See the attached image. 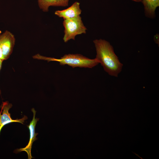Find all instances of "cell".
<instances>
[{
  "label": "cell",
  "mask_w": 159,
  "mask_h": 159,
  "mask_svg": "<svg viewBox=\"0 0 159 159\" xmlns=\"http://www.w3.org/2000/svg\"><path fill=\"white\" fill-rule=\"evenodd\" d=\"M96 55L95 59L109 75L117 77L123 66L115 54L113 47L108 41L102 39L93 41Z\"/></svg>",
  "instance_id": "cell-1"
},
{
  "label": "cell",
  "mask_w": 159,
  "mask_h": 159,
  "mask_svg": "<svg viewBox=\"0 0 159 159\" xmlns=\"http://www.w3.org/2000/svg\"><path fill=\"white\" fill-rule=\"evenodd\" d=\"M33 57L34 59L46 60L48 62L51 61L58 62L61 65H67L73 68L80 67L91 68L99 64L95 58L90 59L80 54H66L60 59L47 57L39 54Z\"/></svg>",
  "instance_id": "cell-2"
},
{
  "label": "cell",
  "mask_w": 159,
  "mask_h": 159,
  "mask_svg": "<svg viewBox=\"0 0 159 159\" xmlns=\"http://www.w3.org/2000/svg\"><path fill=\"white\" fill-rule=\"evenodd\" d=\"M63 24L64 28L63 40L65 42L71 39L75 40L76 35L85 34L87 30L80 16L74 18L64 19Z\"/></svg>",
  "instance_id": "cell-3"
},
{
  "label": "cell",
  "mask_w": 159,
  "mask_h": 159,
  "mask_svg": "<svg viewBox=\"0 0 159 159\" xmlns=\"http://www.w3.org/2000/svg\"><path fill=\"white\" fill-rule=\"evenodd\" d=\"M12 107V105L8 101L3 102L1 106V110L0 112V134L1 130L5 125L13 122H18L24 124V121L27 119L26 115L20 119H12L11 117V114L9 111Z\"/></svg>",
  "instance_id": "cell-4"
},
{
  "label": "cell",
  "mask_w": 159,
  "mask_h": 159,
  "mask_svg": "<svg viewBox=\"0 0 159 159\" xmlns=\"http://www.w3.org/2000/svg\"><path fill=\"white\" fill-rule=\"evenodd\" d=\"M15 42L14 35L8 31H6L0 35V46L2 50L4 60L8 59L11 54Z\"/></svg>",
  "instance_id": "cell-5"
},
{
  "label": "cell",
  "mask_w": 159,
  "mask_h": 159,
  "mask_svg": "<svg viewBox=\"0 0 159 159\" xmlns=\"http://www.w3.org/2000/svg\"><path fill=\"white\" fill-rule=\"evenodd\" d=\"M32 110L33 113V117L32 120L30 122L29 125L27 126L29 129L30 132V138L29 143L25 147L16 149L15 150L14 152L16 153H17L23 151L26 152L27 154L28 159H31L33 158L32 156L31 153L32 146L33 142L37 139L36 136L38 134V133L35 132V128L39 119L35 118L36 111L33 108Z\"/></svg>",
  "instance_id": "cell-6"
},
{
  "label": "cell",
  "mask_w": 159,
  "mask_h": 159,
  "mask_svg": "<svg viewBox=\"0 0 159 159\" xmlns=\"http://www.w3.org/2000/svg\"><path fill=\"white\" fill-rule=\"evenodd\" d=\"M82 10L80 7V3L76 1L67 9L57 10L55 14L64 19H69L76 18L80 16Z\"/></svg>",
  "instance_id": "cell-7"
},
{
  "label": "cell",
  "mask_w": 159,
  "mask_h": 159,
  "mask_svg": "<svg viewBox=\"0 0 159 159\" xmlns=\"http://www.w3.org/2000/svg\"><path fill=\"white\" fill-rule=\"evenodd\" d=\"M143 5L145 16L148 18L155 17V11L159 6V0H141Z\"/></svg>",
  "instance_id": "cell-8"
},
{
  "label": "cell",
  "mask_w": 159,
  "mask_h": 159,
  "mask_svg": "<svg viewBox=\"0 0 159 159\" xmlns=\"http://www.w3.org/2000/svg\"><path fill=\"white\" fill-rule=\"evenodd\" d=\"M69 1V0H38V3L40 9L47 12L50 6H67Z\"/></svg>",
  "instance_id": "cell-9"
},
{
  "label": "cell",
  "mask_w": 159,
  "mask_h": 159,
  "mask_svg": "<svg viewBox=\"0 0 159 159\" xmlns=\"http://www.w3.org/2000/svg\"><path fill=\"white\" fill-rule=\"evenodd\" d=\"M0 59L1 60L3 61L4 60V58H3L2 50L0 46Z\"/></svg>",
  "instance_id": "cell-10"
},
{
  "label": "cell",
  "mask_w": 159,
  "mask_h": 159,
  "mask_svg": "<svg viewBox=\"0 0 159 159\" xmlns=\"http://www.w3.org/2000/svg\"><path fill=\"white\" fill-rule=\"evenodd\" d=\"M3 62V61L1 60L0 59V70L1 69V66H2V62ZM1 91L0 89V94H1Z\"/></svg>",
  "instance_id": "cell-11"
},
{
  "label": "cell",
  "mask_w": 159,
  "mask_h": 159,
  "mask_svg": "<svg viewBox=\"0 0 159 159\" xmlns=\"http://www.w3.org/2000/svg\"><path fill=\"white\" fill-rule=\"evenodd\" d=\"M132 0L133 1H135L136 2H141V0Z\"/></svg>",
  "instance_id": "cell-12"
}]
</instances>
